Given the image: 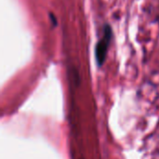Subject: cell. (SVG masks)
<instances>
[{
    "label": "cell",
    "mask_w": 159,
    "mask_h": 159,
    "mask_svg": "<svg viewBox=\"0 0 159 159\" xmlns=\"http://www.w3.org/2000/svg\"><path fill=\"white\" fill-rule=\"evenodd\" d=\"M111 36H112V30L111 27L107 24L105 25L104 28V37L102 40H100L96 46V60L99 66H102L105 61Z\"/></svg>",
    "instance_id": "obj_1"
},
{
    "label": "cell",
    "mask_w": 159,
    "mask_h": 159,
    "mask_svg": "<svg viewBox=\"0 0 159 159\" xmlns=\"http://www.w3.org/2000/svg\"><path fill=\"white\" fill-rule=\"evenodd\" d=\"M49 17H50V19H51L52 22L54 23V25H56V24H57V20H56V19H55L54 15H53L52 13H49Z\"/></svg>",
    "instance_id": "obj_2"
}]
</instances>
